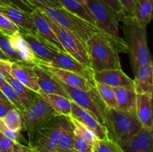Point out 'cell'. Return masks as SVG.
I'll return each mask as SVG.
<instances>
[{"label": "cell", "mask_w": 153, "mask_h": 152, "mask_svg": "<svg viewBox=\"0 0 153 152\" xmlns=\"http://www.w3.org/2000/svg\"><path fill=\"white\" fill-rule=\"evenodd\" d=\"M85 46L94 72L121 69L118 53H128V46L123 39L116 38L102 31L92 34Z\"/></svg>", "instance_id": "6da1fadb"}, {"label": "cell", "mask_w": 153, "mask_h": 152, "mask_svg": "<svg viewBox=\"0 0 153 152\" xmlns=\"http://www.w3.org/2000/svg\"><path fill=\"white\" fill-rule=\"evenodd\" d=\"M123 32L133 73L140 66L153 63L147 44L146 28H142L134 17L126 16L123 21Z\"/></svg>", "instance_id": "7a4b0ae2"}, {"label": "cell", "mask_w": 153, "mask_h": 152, "mask_svg": "<svg viewBox=\"0 0 153 152\" xmlns=\"http://www.w3.org/2000/svg\"><path fill=\"white\" fill-rule=\"evenodd\" d=\"M31 4L48 17L73 33L85 46L88 39L92 34L100 31L96 25L70 13L64 7H49L35 1H31Z\"/></svg>", "instance_id": "3957f363"}, {"label": "cell", "mask_w": 153, "mask_h": 152, "mask_svg": "<svg viewBox=\"0 0 153 152\" xmlns=\"http://www.w3.org/2000/svg\"><path fill=\"white\" fill-rule=\"evenodd\" d=\"M109 139L122 144L142 128L136 113L122 111L106 107L105 125Z\"/></svg>", "instance_id": "277c9868"}, {"label": "cell", "mask_w": 153, "mask_h": 152, "mask_svg": "<svg viewBox=\"0 0 153 152\" xmlns=\"http://www.w3.org/2000/svg\"><path fill=\"white\" fill-rule=\"evenodd\" d=\"M67 116L55 115L28 134V146L33 152H55Z\"/></svg>", "instance_id": "5b68a950"}, {"label": "cell", "mask_w": 153, "mask_h": 152, "mask_svg": "<svg viewBox=\"0 0 153 152\" xmlns=\"http://www.w3.org/2000/svg\"><path fill=\"white\" fill-rule=\"evenodd\" d=\"M58 82L66 91L69 98L72 101L89 112L102 125L104 126L105 110L107 106L99 95L97 88L94 87L91 90L85 91L64 84L60 80H58Z\"/></svg>", "instance_id": "8992f818"}, {"label": "cell", "mask_w": 153, "mask_h": 152, "mask_svg": "<svg viewBox=\"0 0 153 152\" xmlns=\"http://www.w3.org/2000/svg\"><path fill=\"white\" fill-rule=\"evenodd\" d=\"M46 19L55 34H56L61 46L65 50L66 53L76 59L81 63L91 67L89 56L87 52L86 46L70 31L65 29L62 26L46 16Z\"/></svg>", "instance_id": "52a82bcc"}, {"label": "cell", "mask_w": 153, "mask_h": 152, "mask_svg": "<svg viewBox=\"0 0 153 152\" xmlns=\"http://www.w3.org/2000/svg\"><path fill=\"white\" fill-rule=\"evenodd\" d=\"M87 6L94 17L96 26L100 31L116 38H121L119 19L110 6L103 0H88Z\"/></svg>", "instance_id": "ba28073f"}, {"label": "cell", "mask_w": 153, "mask_h": 152, "mask_svg": "<svg viewBox=\"0 0 153 152\" xmlns=\"http://www.w3.org/2000/svg\"><path fill=\"white\" fill-rule=\"evenodd\" d=\"M22 131L30 134L56 115L55 110L37 94L32 104L20 113Z\"/></svg>", "instance_id": "9c48e42d"}, {"label": "cell", "mask_w": 153, "mask_h": 152, "mask_svg": "<svg viewBox=\"0 0 153 152\" xmlns=\"http://www.w3.org/2000/svg\"><path fill=\"white\" fill-rule=\"evenodd\" d=\"M40 63L46 64V65L55 67V68L72 72L75 74L85 77L92 83H95V80L94 79V72L93 71L92 69L81 63L80 62L66 53L58 52L55 58L50 63H46L40 62L38 64Z\"/></svg>", "instance_id": "30bf717a"}, {"label": "cell", "mask_w": 153, "mask_h": 152, "mask_svg": "<svg viewBox=\"0 0 153 152\" xmlns=\"http://www.w3.org/2000/svg\"><path fill=\"white\" fill-rule=\"evenodd\" d=\"M11 63H12L9 61L0 60V73L4 77V80L7 82L16 92L22 101V105L25 109H26L32 104L38 93L28 89L10 74Z\"/></svg>", "instance_id": "8fae6325"}, {"label": "cell", "mask_w": 153, "mask_h": 152, "mask_svg": "<svg viewBox=\"0 0 153 152\" xmlns=\"http://www.w3.org/2000/svg\"><path fill=\"white\" fill-rule=\"evenodd\" d=\"M38 66L46 70L48 73H49L51 75L55 77L58 80L72 87L79 88L85 91L91 90L93 88L96 87L95 83H92L85 77L75 74L72 72L55 68L46 64L40 63L38 64Z\"/></svg>", "instance_id": "7c38bea8"}, {"label": "cell", "mask_w": 153, "mask_h": 152, "mask_svg": "<svg viewBox=\"0 0 153 152\" xmlns=\"http://www.w3.org/2000/svg\"><path fill=\"white\" fill-rule=\"evenodd\" d=\"M0 13L8 18L20 32L37 36V30L31 13L7 5H0Z\"/></svg>", "instance_id": "4fadbf2b"}, {"label": "cell", "mask_w": 153, "mask_h": 152, "mask_svg": "<svg viewBox=\"0 0 153 152\" xmlns=\"http://www.w3.org/2000/svg\"><path fill=\"white\" fill-rule=\"evenodd\" d=\"M70 116L82 125L91 130L98 139H108L105 127L102 125L91 113L71 101V114Z\"/></svg>", "instance_id": "5bb4252c"}, {"label": "cell", "mask_w": 153, "mask_h": 152, "mask_svg": "<svg viewBox=\"0 0 153 152\" xmlns=\"http://www.w3.org/2000/svg\"><path fill=\"white\" fill-rule=\"evenodd\" d=\"M34 64L23 61L12 63L10 74L28 89L36 93H39L40 89L37 82V75L34 69Z\"/></svg>", "instance_id": "9a60e30c"}, {"label": "cell", "mask_w": 153, "mask_h": 152, "mask_svg": "<svg viewBox=\"0 0 153 152\" xmlns=\"http://www.w3.org/2000/svg\"><path fill=\"white\" fill-rule=\"evenodd\" d=\"M120 146L123 152H153V130L142 128Z\"/></svg>", "instance_id": "2e32d148"}, {"label": "cell", "mask_w": 153, "mask_h": 152, "mask_svg": "<svg viewBox=\"0 0 153 152\" xmlns=\"http://www.w3.org/2000/svg\"><path fill=\"white\" fill-rule=\"evenodd\" d=\"M20 33L25 41L29 45L34 55L40 60V62L46 63H50L56 56L57 53L60 52L56 48L52 46L45 40H42L37 36L28 33Z\"/></svg>", "instance_id": "e0dca14e"}, {"label": "cell", "mask_w": 153, "mask_h": 152, "mask_svg": "<svg viewBox=\"0 0 153 152\" xmlns=\"http://www.w3.org/2000/svg\"><path fill=\"white\" fill-rule=\"evenodd\" d=\"M31 15L33 16V19H34V25H35L36 30H37V37L47 42L48 43L56 48L61 52L66 53L65 50L58 40L56 34H55L53 30L49 26L44 13L39 9L36 8L31 13Z\"/></svg>", "instance_id": "ac0fdd59"}, {"label": "cell", "mask_w": 153, "mask_h": 152, "mask_svg": "<svg viewBox=\"0 0 153 152\" xmlns=\"http://www.w3.org/2000/svg\"><path fill=\"white\" fill-rule=\"evenodd\" d=\"M94 79L95 82L104 83L112 87H127L134 89V80L127 76L122 69L94 72Z\"/></svg>", "instance_id": "d6986e66"}, {"label": "cell", "mask_w": 153, "mask_h": 152, "mask_svg": "<svg viewBox=\"0 0 153 152\" xmlns=\"http://www.w3.org/2000/svg\"><path fill=\"white\" fill-rule=\"evenodd\" d=\"M136 116L142 128L153 130V95L137 94Z\"/></svg>", "instance_id": "ffe728a7"}, {"label": "cell", "mask_w": 153, "mask_h": 152, "mask_svg": "<svg viewBox=\"0 0 153 152\" xmlns=\"http://www.w3.org/2000/svg\"><path fill=\"white\" fill-rule=\"evenodd\" d=\"M34 69L37 75V82L42 92L46 94H55L69 98L66 91L55 77L51 75L38 65L34 66Z\"/></svg>", "instance_id": "44dd1931"}, {"label": "cell", "mask_w": 153, "mask_h": 152, "mask_svg": "<svg viewBox=\"0 0 153 152\" xmlns=\"http://www.w3.org/2000/svg\"><path fill=\"white\" fill-rule=\"evenodd\" d=\"M134 75L136 93L153 95V63L140 66Z\"/></svg>", "instance_id": "7402d4cb"}, {"label": "cell", "mask_w": 153, "mask_h": 152, "mask_svg": "<svg viewBox=\"0 0 153 152\" xmlns=\"http://www.w3.org/2000/svg\"><path fill=\"white\" fill-rule=\"evenodd\" d=\"M8 38L13 48L16 51L22 61L34 65H37L40 63V60L34 55L19 31L8 37Z\"/></svg>", "instance_id": "603a6c76"}, {"label": "cell", "mask_w": 153, "mask_h": 152, "mask_svg": "<svg viewBox=\"0 0 153 152\" xmlns=\"http://www.w3.org/2000/svg\"><path fill=\"white\" fill-rule=\"evenodd\" d=\"M116 95L117 110L136 113L137 95L132 88L114 87Z\"/></svg>", "instance_id": "cb8c5ba5"}, {"label": "cell", "mask_w": 153, "mask_h": 152, "mask_svg": "<svg viewBox=\"0 0 153 152\" xmlns=\"http://www.w3.org/2000/svg\"><path fill=\"white\" fill-rule=\"evenodd\" d=\"M39 95L52 107L56 115L70 116L71 100L64 96L55 94H46L40 91Z\"/></svg>", "instance_id": "d4e9b609"}, {"label": "cell", "mask_w": 153, "mask_h": 152, "mask_svg": "<svg viewBox=\"0 0 153 152\" xmlns=\"http://www.w3.org/2000/svg\"><path fill=\"white\" fill-rule=\"evenodd\" d=\"M134 19L142 28L153 20V0H135Z\"/></svg>", "instance_id": "484cf974"}, {"label": "cell", "mask_w": 153, "mask_h": 152, "mask_svg": "<svg viewBox=\"0 0 153 152\" xmlns=\"http://www.w3.org/2000/svg\"><path fill=\"white\" fill-rule=\"evenodd\" d=\"M60 4L70 13L79 16L81 19L96 25V22L88 6L76 0H58Z\"/></svg>", "instance_id": "4316f807"}, {"label": "cell", "mask_w": 153, "mask_h": 152, "mask_svg": "<svg viewBox=\"0 0 153 152\" xmlns=\"http://www.w3.org/2000/svg\"><path fill=\"white\" fill-rule=\"evenodd\" d=\"M75 141L74 125L70 116H67L58 142V148H73Z\"/></svg>", "instance_id": "83f0119b"}, {"label": "cell", "mask_w": 153, "mask_h": 152, "mask_svg": "<svg viewBox=\"0 0 153 152\" xmlns=\"http://www.w3.org/2000/svg\"><path fill=\"white\" fill-rule=\"evenodd\" d=\"M95 85L99 95H100L105 105L109 108L117 109L116 95L114 87L98 82H95Z\"/></svg>", "instance_id": "f1b7e54d"}, {"label": "cell", "mask_w": 153, "mask_h": 152, "mask_svg": "<svg viewBox=\"0 0 153 152\" xmlns=\"http://www.w3.org/2000/svg\"><path fill=\"white\" fill-rule=\"evenodd\" d=\"M0 50L11 63L21 62L22 60L12 46L9 38L0 31ZM24 62V61H23Z\"/></svg>", "instance_id": "f546056e"}, {"label": "cell", "mask_w": 153, "mask_h": 152, "mask_svg": "<svg viewBox=\"0 0 153 152\" xmlns=\"http://www.w3.org/2000/svg\"><path fill=\"white\" fill-rule=\"evenodd\" d=\"M2 119L4 124L13 131L20 133L22 131L21 115L16 108L9 110Z\"/></svg>", "instance_id": "4dcf8cb0"}, {"label": "cell", "mask_w": 153, "mask_h": 152, "mask_svg": "<svg viewBox=\"0 0 153 152\" xmlns=\"http://www.w3.org/2000/svg\"><path fill=\"white\" fill-rule=\"evenodd\" d=\"M0 90L5 95L7 99L19 110V113H22V111L25 110V107L22 105V103L19 97L18 96L16 92L13 90V88L10 86V85L7 82L4 81L0 86Z\"/></svg>", "instance_id": "1f68e13d"}, {"label": "cell", "mask_w": 153, "mask_h": 152, "mask_svg": "<svg viewBox=\"0 0 153 152\" xmlns=\"http://www.w3.org/2000/svg\"><path fill=\"white\" fill-rule=\"evenodd\" d=\"M93 152H123L120 146L111 139H97Z\"/></svg>", "instance_id": "d6a6232c"}, {"label": "cell", "mask_w": 153, "mask_h": 152, "mask_svg": "<svg viewBox=\"0 0 153 152\" xmlns=\"http://www.w3.org/2000/svg\"><path fill=\"white\" fill-rule=\"evenodd\" d=\"M70 117H71V116H70ZM71 119L73 122V125H74L75 132L79 134L80 136H82L87 142H88L90 144L94 146V145L95 144L97 140L98 139L97 138V137L94 135V133H93L91 130L88 129L86 127L84 126L83 125H82L80 122H77L76 120L73 119L72 117Z\"/></svg>", "instance_id": "836d02e7"}, {"label": "cell", "mask_w": 153, "mask_h": 152, "mask_svg": "<svg viewBox=\"0 0 153 152\" xmlns=\"http://www.w3.org/2000/svg\"><path fill=\"white\" fill-rule=\"evenodd\" d=\"M4 5L11 6L23 11L31 13L36 7L33 5L29 0H0Z\"/></svg>", "instance_id": "e575fe53"}, {"label": "cell", "mask_w": 153, "mask_h": 152, "mask_svg": "<svg viewBox=\"0 0 153 152\" xmlns=\"http://www.w3.org/2000/svg\"><path fill=\"white\" fill-rule=\"evenodd\" d=\"M18 31L19 28L16 25H14L4 15L0 13V31L3 34L8 37Z\"/></svg>", "instance_id": "d590c367"}, {"label": "cell", "mask_w": 153, "mask_h": 152, "mask_svg": "<svg viewBox=\"0 0 153 152\" xmlns=\"http://www.w3.org/2000/svg\"><path fill=\"white\" fill-rule=\"evenodd\" d=\"M73 149L78 152H93L94 146L87 142L82 136L75 132V141Z\"/></svg>", "instance_id": "8d00e7d4"}, {"label": "cell", "mask_w": 153, "mask_h": 152, "mask_svg": "<svg viewBox=\"0 0 153 152\" xmlns=\"http://www.w3.org/2000/svg\"><path fill=\"white\" fill-rule=\"evenodd\" d=\"M0 132L4 134L5 137H8L11 140H13L15 142L20 143L21 135L19 132H15L10 130L7 125L4 124L2 119H0Z\"/></svg>", "instance_id": "74e56055"}, {"label": "cell", "mask_w": 153, "mask_h": 152, "mask_svg": "<svg viewBox=\"0 0 153 152\" xmlns=\"http://www.w3.org/2000/svg\"><path fill=\"white\" fill-rule=\"evenodd\" d=\"M106 4L108 6H110L111 8L115 12L117 15L118 16V19L119 21H123L125 19V18L126 17V14L125 11H124L123 8L121 6L120 3L119 2L118 0H103Z\"/></svg>", "instance_id": "f35d334b"}, {"label": "cell", "mask_w": 153, "mask_h": 152, "mask_svg": "<svg viewBox=\"0 0 153 152\" xmlns=\"http://www.w3.org/2000/svg\"><path fill=\"white\" fill-rule=\"evenodd\" d=\"M123 8L126 14L129 17H134L135 0H118Z\"/></svg>", "instance_id": "ab89813d"}, {"label": "cell", "mask_w": 153, "mask_h": 152, "mask_svg": "<svg viewBox=\"0 0 153 152\" xmlns=\"http://www.w3.org/2000/svg\"><path fill=\"white\" fill-rule=\"evenodd\" d=\"M16 143L0 132V152H4L12 148Z\"/></svg>", "instance_id": "60d3db41"}, {"label": "cell", "mask_w": 153, "mask_h": 152, "mask_svg": "<svg viewBox=\"0 0 153 152\" xmlns=\"http://www.w3.org/2000/svg\"><path fill=\"white\" fill-rule=\"evenodd\" d=\"M13 108H16V107L8 100H4L0 98V119H3L6 113Z\"/></svg>", "instance_id": "b9f144b4"}, {"label": "cell", "mask_w": 153, "mask_h": 152, "mask_svg": "<svg viewBox=\"0 0 153 152\" xmlns=\"http://www.w3.org/2000/svg\"><path fill=\"white\" fill-rule=\"evenodd\" d=\"M30 1H38V2L41 3V4H44V5L47 6L49 7H63L61 4H60L59 1L58 0H29Z\"/></svg>", "instance_id": "7bdbcfd3"}, {"label": "cell", "mask_w": 153, "mask_h": 152, "mask_svg": "<svg viewBox=\"0 0 153 152\" xmlns=\"http://www.w3.org/2000/svg\"><path fill=\"white\" fill-rule=\"evenodd\" d=\"M15 152H33L28 146L21 144L19 142H16L14 145Z\"/></svg>", "instance_id": "ee69618b"}, {"label": "cell", "mask_w": 153, "mask_h": 152, "mask_svg": "<svg viewBox=\"0 0 153 152\" xmlns=\"http://www.w3.org/2000/svg\"><path fill=\"white\" fill-rule=\"evenodd\" d=\"M55 152H78L73 148H68V149H60L58 148Z\"/></svg>", "instance_id": "f6af8a7d"}, {"label": "cell", "mask_w": 153, "mask_h": 152, "mask_svg": "<svg viewBox=\"0 0 153 152\" xmlns=\"http://www.w3.org/2000/svg\"><path fill=\"white\" fill-rule=\"evenodd\" d=\"M0 60H4V61H8L7 57L3 54V52L0 50Z\"/></svg>", "instance_id": "bcb514c9"}, {"label": "cell", "mask_w": 153, "mask_h": 152, "mask_svg": "<svg viewBox=\"0 0 153 152\" xmlns=\"http://www.w3.org/2000/svg\"><path fill=\"white\" fill-rule=\"evenodd\" d=\"M4 81H5V80H4V77H3L2 75H1V73H0V86H1V85L2 84V83H4Z\"/></svg>", "instance_id": "7dc6e473"}, {"label": "cell", "mask_w": 153, "mask_h": 152, "mask_svg": "<svg viewBox=\"0 0 153 152\" xmlns=\"http://www.w3.org/2000/svg\"><path fill=\"white\" fill-rule=\"evenodd\" d=\"M0 98H1V99H4V100H7V98L5 97V95L2 93V92H1V90H0Z\"/></svg>", "instance_id": "c3c4849f"}, {"label": "cell", "mask_w": 153, "mask_h": 152, "mask_svg": "<svg viewBox=\"0 0 153 152\" xmlns=\"http://www.w3.org/2000/svg\"><path fill=\"white\" fill-rule=\"evenodd\" d=\"M76 1H79L83 4H85V5H87V3H88V0H76Z\"/></svg>", "instance_id": "681fc988"}, {"label": "cell", "mask_w": 153, "mask_h": 152, "mask_svg": "<svg viewBox=\"0 0 153 152\" xmlns=\"http://www.w3.org/2000/svg\"><path fill=\"white\" fill-rule=\"evenodd\" d=\"M4 152H15L14 146H13V148H12L9 149V150H7V151H4Z\"/></svg>", "instance_id": "f907efd6"}, {"label": "cell", "mask_w": 153, "mask_h": 152, "mask_svg": "<svg viewBox=\"0 0 153 152\" xmlns=\"http://www.w3.org/2000/svg\"><path fill=\"white\" fill-rule=\"evenodd\" d=\"M0 5H4V4H2V3H1V1H0Z\"/></svg>", "instance_id": "816d5d0a"}]
</instances>
